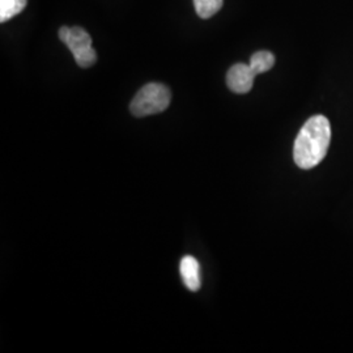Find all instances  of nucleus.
Wrapping results in <instances>:
<instances>
[{
    "label": "nucleus",
    "mask_w": 353,
    "mask_h": 353,
    "mask_svg": "<svg viewBox=\"0 0 353 353\" xmlns=\"http://www.w3.org/2000/svg\"><path fill=\"white\" fill-rule=\"evenodd\" d=\"M170 90L164 84L150 83L137 93L130 105V110L135 117H147L163 113L170 103Z\"/></svg>",
    "instance_id": "f03ea898"
},
{
    "label": "nucleus",
    "mask_w": 353,
    "mask_h": 353,
    "mask_svg": "<svg viewBox=\"0 0 353 353\" xmlns=\"http://www.w3.org/2000/svg\"><path fill=\"white\" fill-rule=\"evenodd\" d=\"M26 4L28 0H0V23H6L21 13Z\"/></svg>",
    "instance_id": "0eeeda50"
},
{
    "label": "nucleus",
    "mask_w": 353,
    "mask_h": 353,
    "mask_svg": "<svg viewBox=\"0 0 353 353\" xmlns=\"http://www.w3.org/2000/svg\"><path fill=\"white\" fill-rule=\"evenodd\" d=\"M250 67L256 75L265 74L270 71L275 64V57L270 51H258L255 52L250 59Z\"/></svg>",
    "instance_id": "423d86ee"
},
{
    "label": "nucleus",
    "mask_w": 353,
    "mask_h": 353,
    "mask_svg": "<svg viewBox=\"0 0 353 353\" xmlns=\"http://www.w3.org/2000/svg\"><path fill=\"white\" fill-rule=\"evenodd\" d=\"M59 38L64 45L71 50L76 63L83 68H88L96 63L97 52L92 48V38L88 32L80 26L59 29Z\"/></svg>",
    "instance_id": "7ed1b4c3"
},
{
    "label": "nucleus",
    "mask_w": 353,
    "mask_h": 353,
    "mask_svg": "<svg viewBox=\"0 0 353 353\" xmlns=\"http://www.w3.org/2000/svg\"><path fill=\"white\" fill-rule=\"evenodd\" d=\"M224 0H194L196 13L202 19H210L219 12L223 7Z\"/></svg>",
    "instance_id": "6e6552de"
},
{
    "label": "nucleus",
    "mask_w": 353,
    "mask_h": 353,
    "mask_svg": "<svg viewBox=\"0 0 353 353\" xmlns=\"http://www.w3.org/2000/svg\"><path fill=\"white\" fill-rule=\"evenodd\" d=\"M256 74L252 71L250 64L237 63L228 71L227 84L234 93L245 94L250 92Z\"/></svg>",
    "instance_id": "20e7f679"
},
{
    "label": "nucleus",
    "mask_w": 353,
    "mask_h": 353,
    "mask_svg": "<svg viewBox=\"0 0 353 353\" xmlns=\"http://www.w3.org/2000/svg\"><path fill=\"white\" fill-rule=\"evenodd\" d=\"M179 271H181V276H182V280L188 290L191 292L201 290V287H202L201 267H199V262L194 256L188 255V256L182 258L181 265H179Z\"/></svg>",
    "instance_id": "39448f33"
},
{
    "label": "nucleus",
    "mask_w": 353,
    "mask_h": 353,
    "mask_svg": "<svg viewBox=\"0 0 353 353\" xmlns=\"http://www.w3.org/2000/svg\"><path fill=\"white\" fill-rule=\"evenodd\" d=\"M331 134V125L325 115L309 118L294 140L293 159L296 165L307 170L321 164L327 154Z\"/></svg>",
    "instance_id": "f257e3e1"
}]
</instances>
